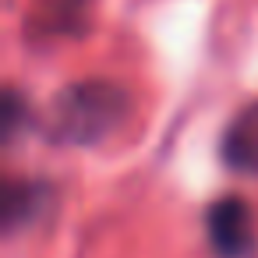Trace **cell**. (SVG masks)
<instances>
[{
	"label": "cell",
	"mask_w": 258,
	"mask_h": 258,
	"mask_svg": "<svg viewBox=\"0 0 258 258\" xmlns=\"http://www.w3.org/2000/svg\"><path fill=\"white\" fill-rule=\"evenodd\" d=\"M131 113V96L110 78H85L60 89L50 103L46 135L60 145H99Z\"/></svg>",
	"instance_id": "6da1fadb"
},
{
	"label": "cell",
	"mask_w": 258,
	"mask_h": 258,
	"mask_svg": "<svg viewBox=\"0 0 258 258\" xmlns=\"http://www.w3.org/2000/svg\"><path fill=\"white\" fill-rule=\"evenodd\" d=\"M209 240L219 258H247L254 251V216L244 198H219L209 209Z\"/></svg>",
	"instance_id": "7a4b0ae2"
},
{
	"label": "cell",
	"mask_w": 258,
	"mask_h": 258,
	"mask_svg": "<svg viewBox=\"0 0 258 258\" xmlns=\"http://www.w3.org/2000/svg\"><path fill=\"white\" fill-rule=\"evenodd\" d=\"M219 152L233 173H258V103H247L226 124Z\"/></svg>",
	"instance_id": "3957f363"
},
{
	"label": "cell",
	"mask_w": 258,
	"mask_h": 258,
	"mask_svg": "<svg viewBox=\"0 0 258 258\" xmlns=\"http://www.w3.org/2000/svg\"><path fill=\"white\" fill-rule=\"evenodd\" d=\"M46 202V187L43 184H11L8 187V202H4V216L8 226L25 223L29 216H36V209Z\"/></svg>",
	"instance_id": "277c9868"
}]
</instances>
